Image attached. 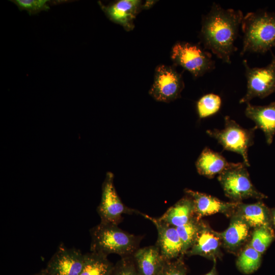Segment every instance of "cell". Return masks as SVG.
Returning <instances> with one entry per match:
<instances>
[{
  "instance_id": "cell-31",
  "label": "cell",
  "mask_w": 275,
  "mask_h": 275,
  "mask_svg": "<svg viewBox=\"0 0 275 275\" xmlns=\"http://www.w3.org/2000/svg\"><path fill=\"white\" fill-rule=\"evenodd\" d=\"M271 219H272L273 224L275 227V209L273 211V213L271 216Z\"/></svg>"
},
{
  "instance_id": "cell-22",
  "label": "cell",
  "mask_w": 275,
  "mask_h": 275,
  "mask_svg": "<svg viewBox=\"0 0 275 275\" xmlns=\"http://www.w3.org/2000/svg\"><path fill=\"white\" fill-rule=\"evenodd\" d=\"M261 255L250 245H247L237 259L238 269L245 274L253 273L260 266Z\"/></svg>"
},
{
  "instance_id": "cell-28",
  "label": "cell",
  "mask_w": 275,
  "mask_h": 275,
  "mask_svg": "<svg viewBox=\"0 0 275 275\" xmlns=\"http://www.w3.org/2000/svg\"><path fill=\"white\" fill-rule=\"evenodd\" d=\"M111 275H138L133 256L121 258L114 265Z\"/></svg>"
},
{
  "instance_id": "cell-8",
  "label": "cell",
  "mask_w": 275,
  "mask_h": 275,
  "mask_svg": "<svg viewBox=\"0 0 275 275\" xmlns=\"http://www.w3.org/2000/svg\"><path fill=\"white\" fill-rule=\"evenodd\" d=\"M113 173H106L102 185L101 200L97 211L100 222L118 225L123 220V214H140V212L124 204L116 191Z\"/></svg>"
},
{
  "instance_id": "cell-27",
  "label": "cell",
  "mask_w": 275,
  "mask_h": 275,
  "mask_svg": "<svg viewBox=\"0 0 275 275\" xmlns=\"http://www.w3.org/2000/svg\"><path fill=\"white\" fill-rule=\"evenodd\" d=\"M182 257L166 260L158 275H186L187 269Z\"/></svg>"
},
{
  "instance_id": "cell-11",
  "label": "cell",
  "mask_w": 275,
  "mask_h": 275,
  "mask_svg": "<svg viewBox=\"0 0 275 275\" xmlns=\"http://www.w3.org/2000/svg\"><path fill=\"white\" fill-rule=\"evenodd\" d=\"M140 215L150 220L157 231L156 245L166 260H171L183 256V246L176 228L167 224L159 218L151 217L140 212Z\"/></svg>"
},
{
  "instance_id": "cell-18",
  "label": "cell",
  "mask_w": 275,
  "mask_h": 275,
  "mask_svg": "<svg viewBox=\"0 0 275 275\" xmlns=\"http://www.w3.org/2000/svg\"><path fill=\"white\" fill-rule=\"evenodd\" d=\"M250 228L246 222L235 213L228 227L221 233L222 243L228 250L236 251L248 238Z\"/></svg>"
},
{
  "instance_id": "cell-19",
  "label": "cell",
  "mask_w": 275,
  "mask_h": 275,
  "mask_svg": "<svg viewBox=\"0 0 275 275\" xmlns=\"http://www.w3.org/2000/svg\"><path fill=\"white\" fill-rule=\"evenodd\" d=\"M195 216L193 200L186 195L171 206L158 218L167 224L177 227L187 223Z\"/></svg>"
},
{
  "instance_id": "cell-14",
  "label": "cell",
  "mask_w": 275,
  "mask_h": 275,
  "mask_svg": "<svg viewBox=\"0 0 275 275\" xmlns=\"http://www.w3.org/2000/svg\"><path fill=\"white\" fill-rule=\"evenodd\" d=\"M186 195L193 200L195 216L197 219L217 213H228L235 210L240 202H226L212 196L185 189Z\"/></svg>"
},
{
  "instance_id": "cell-23",
  "label": "cell",
  "mask_w": 275,
  "mask_h": 275,
  "mask_svg": "<svg viewBox=\"0 0 275 275\" xmlns=\"http://www.w3.org/2000/svg\"><path fill=\"white\" fill-rule=\"evenodd\" d=\"M221 105V98L217 94L209 93L202 96L196 104L199 118L204 119L216 114Z\"/></svg>"
},
{
  "instance_id": "cell-25",
  "label": "cell",
  "mask_w": 275,
  "mask_h": 275,
  "mask_svg": "<svg viewBox=\"0 0 275 275\" xmlns=\"http://www.w3.org/2000/svg\"><path fill=\"white\" fill-rule=\"evenodd\" d=\"M249 245L262 254L272 241L274 234L271 226L255 228Z\"/></svg>"
},
{
  "instance_id": "cell-30",
  "label": "cell",
  "mask_w": 275,
  "mask_h": 275,
  "mask_svg": "<svg viewBox=\"0 0 275 275\" xmlns=\"http://www.w3.org/2000/svg\"><path fill=\"white\" fill-rule=\"evenodd\" d=\"M35 275H50L44 269L42 270L40 272Z\"/></svg>"
},
{
  "instance_id": "cell-15",
  "label": "cell",
  "mask_w": 275,
  "mask_h": 275,
  "mask_svg": "<svg viewBox=\"0 0 275 275\" xmlns=\"http://www.w3.org/2000/svg\"><path fill=\"white\" fill-rule=\"evenodd\" d=\"M244 114L255 122L257 128L263 131L267 144L270 145L275 134V102L263 106L254 105L248 102Z\"/></svg>"
},
{
  "instance_id": "cell-5",
  "label": "cell",
  "mask_w": 275,
  "mask_h": 275,
  "mask_svg": "<svg viewBox=\"0 0 275 275\" xmlns=\"http://www.w3.org/2000/svg\"><path fill=\"white\" fill-rule=\"evenodd\" d=\"M171 57L175 65L182 67L195 78L203 76L215 67L212 54L200 44L178 42L172 48Z\"/></svg>"
},
{
  "instance_id": "cell-21",
  "label": "cell",
  "mask_w": 275,
  "mask_h": 275,
  "mask_svg": "<svg viewBox=\"0 0 275 275\" xmlns=\"http://www.w3.org/2000/svg\"><path fill=\"white\" fill-rule=\"evenodd\" d=\"M114 266L107 256L91 251L84 254L80 275H111Z\"/></svg>"
},
{
  "instance_id": "cell-9",
  "label": "cell",
  "mask_w": 275,
  "mask_h": 275,
  "mask_svg": "<svg viewBox=\"0 0 275 275\" xmlns=\"http://www.w3.org/2000/svg\"><path fill=\"white\" fill-rule=\"evenodd\" d=\"M184 88L181 74L171 66L160 65L155 69L149 93L157 101L170 102L180 97Z\"/></svg>"
},
{
  "instance_id": "cell-24",
  "label": "cell",
  "mask_w": 275,
  "mask_h": 275,
  "mask_svg": "<svg viewBox=\"0 0 275 275\" xmlns=\"http://www.w3.org/2000/svg\"><path fill=\"white\" fill-rule=\"evenodd\" d=\"M201 221L196 216L187 223L176 227L182 243L183 253H186L191 247L201 226Z\"/></svg>"
},
{
  "instance_id": "cell-1",
  "label": "cell",
  "mask_w": 275,
  "mask_h": 275,
  "mask_svg": "<svg viewBox=\"0 0 275 275\" xmlns=\"http://www.w3.org/2000/svg\"><path fill=\"white\" fill-rule=\"evenodd\" d=\"M243 16L240 10L224 9L213 3L202 19L199 38L203 47L223 62L231 64V56L237 50L234 43Z\"/></svg>"
},
{
  "instance_id": "cell-26",
  "label": "cell",
  "mask_w": 275,
  "mask_h": 275,
  "mask_svg": "<svg viewBox=\"0 0 275 275\" xmlns=\"http://www.w3.org/2000/svg\"><path fill=\"white\" fill-rule=\"evenodd\" d=\"M20 11L25 10L30 15H36L41 11H47L51 4H59L60 1L48 0H11Z\"/></svg>"
},
{
  "instance_id": "cell-13",
  "label": "cell",
  "mask_w": 275,
  "mask_h": 275,
  "mask_svg": "<svg viewBox=\"0 0 275 275\" xmlns=\"http://www.w3.org/2000/svg\"><path fill=\"white\" fill-rule=\"evenodd\" d=\"M98 4L107 17L119 24L127 31L134 28L133 21L139 12L143 9L142 2L139 0H119L104 5Z\"/></svg>"
},
{
  "instance_id": "cell-2",
  "label": "cell",
  "mask_w": 275,
  "mask_h": 275,
  "mask_svg": "<svg viewBox=\"0 0 275 275\" xmlns=\"http://www.w3.org/2000/svg\"><path fill=\"white\" fill-rule=\"evenodd\" d=\"M240 55L246 53H265L275 48V13L264 10L250 12L243 16Z\"/></svg>"
},
{
  "instance_id": "cell-20",
  "label": "cell",
  "mask_w": 275,
  "mask_h": 275,
  "mask_svg": "<svg viewBox=\"0 0 275 275\" xmlns=\"http://www.w3.org/2000/svg\"><path fill=\"white\" fill-rule=\"evenodd\" d=\"M235 210L236 213L251 228L270 226L271 216L268 207L262 202L249 204L240 202Z\"/></svg>"
},
{
  "instance_id": "cell-3",
  "label": "cell",
  "mask_w": 275,
  "mask_h": 275,
  "mask_svg": "<svg viewBox=\"0 0 275 275\" xmlns=\"http://www.w3.org/2000/svg\"><path fill=\"white\" fill-rule=\"evenodd\" d=\"M90 251L106 256L111 254L122 257L132 256L139 249L141 237L130 234L117 225L100 223L90 231Z\"/></svg>"
},
{
  "instance_id": "cell-16",
  "label": "cell",
  "mask_w": 275,
  "mask_h": 275,
  "mask_svg": "<svg viewBox=\"0 0 275 275\" xmlns=\"http://www.w3.org/2000/svg\"><path fill=\"white\" fill-rule=\"evenodd\" d=\"M133 258L138 275H158L166 261L155 244L139 248Z\"/></svg>"
},
{
  "instance_id": "cell-17",
  "label": "cell",
  "mask_w": 275,
  "mask_h": 275,
  "mask_svg": "<svg viewBox=\"0 0 275 275\" xmlns=\"http://www.w3.org/2000/svg\"><path fill=\"white\" fill-rule=\"evenodd\" d=\"M235 163L228 162L220 153L206 147L201 152L195 165L200 175L213 178L233 167Z\"/></svg>"
},
{
  "instance_id": "cell-7",
  "label": "cell",
  "mask_w": 275,
  "mask_h": 275,
  "mask_svg": "<svg viewBox=\"0 0 275 275\" xmlns=\"http://www.w3.org/2000/svg\"><path fill=\"white\" fill-rule=\"evenodd\" d=\"M246 79V91L239 100L247 103L253 98H264L275 92V55L271 62L263 67H251L246 60L242 61Z\"/></svg>"
},
{
  "instance_id": "cell-29",
  "label": "cell",
  "mask_w": 275,
  "mask_h": 275,
  "mask_svg": "<svg viewBox=\"0 0 275 275\" xmlns=\"http://www.w3.org/2000/svg\"><path fill=\"white\" fill-rule=\"evenodd\" d=\"M215 263L216 261H214V265L212 269L207 273L204 275H218L216 269Z\"/></svg>"
},
{
  "instance_id": "cell-12",
  "label": "cell",
  "mask_w": 275,
  "mask_h": 275,
  "mask_svg": "<svg viewBox=\"0 0 275 275\" xmlns=\"http://www.w3.org/2000/svg\"><path fill=\"white\" fill-rule=\"evenodd\" d=\"M222 244L221 233L214 231L208 224L201 221L200 229L194 243L185 255L189 256L199 255L216 261L221 256Z\"/></svg>"
},
{
  "instance_id": "cell-10",
  "label": "cell",
  "mask_w": 275,
  "mask_h": 275,
  "mask_svg": "<svg viewBox=\"0 0 275 275\" xmlns=\"http://www.w3.org/2000/svg\"><path fill=\"white\" fill-rule=\"evenodd\" d=\"M84 258L79 250L61 244L44 270L50 275H80Z\"/></svg>"
},
{
  "instance_id": "cell-4",
  "label": "cell",
  "mask_w": 275,
  "mask_h": 275,
  "mask_svg": "<svg viewBox=\"0 0 275 275\" xmlns=\"http://www.w3.org/2000/svg\"><path fill=\"white\" fill-rule=\"evenodd\" d=\"M224 122V129H209L207 134L215 139L224 150L240 154L246 167H250L248 152L254 144V133L257 128H244L228 116L225 117Z\"/></svg>"
},
{
  "instance_id": "cell-6",
  "label": "cell",
  "mask_w": 275,
  "mask_h": 275,
  "mask_svg": "<svg viewBox=\"0 0 275 275\" xmlns=\"http://www.w3.org/2000/svg\"><path fill=\"white\" fill-rule=\"evenodd\" d=\"M226 196L235 202L252 198L262 199L267 198L253 184L243 162L235 163L231 168L218 175Z\"/></svg>"
}]
</instances>
